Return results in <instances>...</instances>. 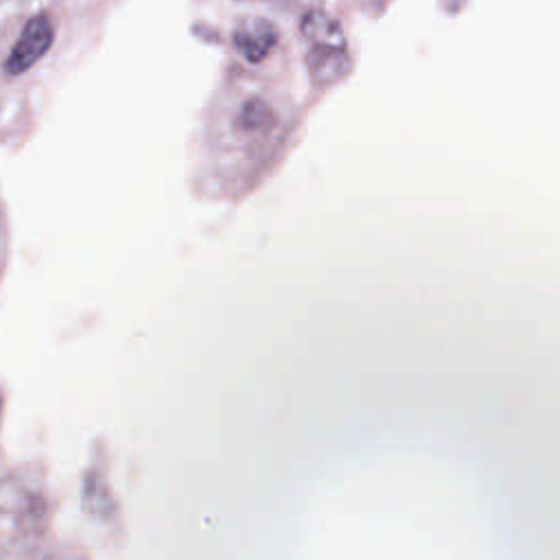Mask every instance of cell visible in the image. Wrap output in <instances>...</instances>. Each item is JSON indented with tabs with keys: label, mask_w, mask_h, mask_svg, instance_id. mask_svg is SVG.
Returning <instances> with one entry per match:
<instances>
[{
	"label": "cell",
	"mask_w": 560,
	"mask_h": 560,
	"mask_svg": "<svg viewBox=\"0 0 560 560\" xmlns=\"http://www.w3.org/2000/svg\"><path fill=\"white\" fill-rule=\"evenodd\" d=\"M55 39V24L48 15L39 13L33 15L20 31L18 39L13 42L2 70L11 77L24 74L26 70H31L52 46Z\"/></svg>",
	"instance_id": "obj_1"
},
{
	"label": "cell",
	"mask_w": 560,
	"mask_h": 560,
	"mask_svg": "<svg viewBox=\"0 0 560 560\" xmlns=\"http://www.w3.org/2000/svg\"><path fill=\"white\" fill-rule=\"evenodd\" d=\"M278 33L267 20H247L234 33V44L238 52L249 61H260L276 44Z\"/></svg>",
	"instance_id": "obj_2"
},
{
	"label": "cell",
	"mask_w": 560,
	"mask_h": 560,
	"mask_svg": "<svg viewBox=\"0 0 560 560\" xmlns=\"http://www.w3.org/2000/svg\"><path fill=\"white\" fill-rule=\"evenodd\" d=\"M308 68L317 83L337 81L348 68L346 46H311Z\"/></svg>",
	"instance_id": "obj_3"
},
{
	"label": "cell",
	"mask_w": 560,
	"mask_h": 560,
	"mask_svg": "<svg viewBox=\"0 0 560 560\" xmlns=\"http://www.w3.org/2000/svg\"><path fill=\"white\" fill-rule=\"evenodd\" d=\"M302 35L311 46H346L341 26L328 13L315 9L308 11L302 20Z\"/></svg>",
	"instance_id": "obj_4"
},
{
	"label": "cell",
	"mask_w": 560,
	"mask_h": 560,
	"mask_svg": "<svg viewBox=\"0 0 560 560\" xmlns=\"http://www.w3.org/2000/svg\"><path fill=\"white\" fill-rule=\"evenodd\" d=\"M28 510V492L18 486L15 479L0 481V512L20 514Z\"/></svg>",
	"instance_id": "obj_5"
},
{
	"label": "cell",
	"mask_w": 560,
	"mask_h": 560,
	"mask_svg": "<svg viewBox=\"0 0 560 560\" xmlns=\"http://www.w3.org/2000/svg\"><path fill=\"white\" fill-rule=\"evenodd\" d=\"M7 256H9V228H7V217L4 208L0 203V276L7 267Z\"/></svg>",
	"instance_id": "obj_6"
},
{
	"label": "cell",
	"mask_w": 560,
	"mask_h": 560,
	"mask_svg": "<svg viewBox=\"0 0 560 560\" xmlns=\"http://www.w3.org/2000/svg\"><path fill=\"white\" fill-rule=\"evenodd\" d=\"M2 405H4V402H2V394H0V420H2Z\"/></svg>",
	"instance_id": "obj_7"
}]
</instances>
